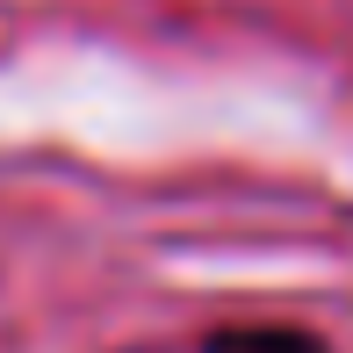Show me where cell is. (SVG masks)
<instances>
[{
  "instance_id": "6da1fadb",
  "label": "cell",
  "mask_w": 353,
  "mask_h": 353,
  "mask_svg": "<svg viewBox=\"0 0 353 353\" xmlns=\"http://www.w3.org/2000/svg\"><path fill=\"white\" fill-rule=\"evenodd\" d=\"M202 353H332L325 332L281 325V317H252V325H216L202 332Z\"/></svg>"
}]
</instances>
